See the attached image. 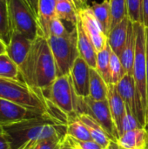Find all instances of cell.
Wrapping results in <instances>:
<instances>
[{
    "instance_id": "cell-1",
    "label": "cell",
    "mask_w": 148,
    "mask_h": 149,
    "mask_svg": "<svg viewBox=\"0 0 148 149\" xmlns=\"http://www.w3.org/2000/svg\"><path fill=\"white\" fill-rule=\"evenodd\" d=\"M19 72L23 81L40 91L49 87L56 79L57 66L46 38L38 36L33 41Z\"/></svg>"
},
{
    "instance_id": "cell-2",
    "label": "cell",
    "mask_w": 148,
    "mask_h": 149,
    "mask_svg": "<svg viewBox=\"0 0 148 149\" xmlns=\"http://www.w3.org/2000/svg\"><path fill=\"white\" fill-rule=\"evenodd\" d=\"M2 127L10 140L11 149H20L31 141L38 142L55 137L63 141L67 131V125L56 123L49 115Z\"/></svg>"
},
{
    "instance_id": "cell-3",
    "label": "cell",
    "mask_w": 148,
    "mask_h": 149,
    "mask_svg": "<svg viewBox=\"0 0 148 149\" xmlns=\"http://www.w3.org/2000/svg\"><path fill=\"white\" fill-rule=\"evenodd\" d=\"M136 30V52L133 65V78L136 86V116L140 124L145 127L147 112V37L143 24L133 23Z\"/></svg>"
},
{
    "instance_id": "cell-4",
    "label": "cell",
    "mask_w": 148,
    "mask_h": 149,
    "mask_svg": "<svg viewBox=\"0 0 148 149\" xmlns=\"http://www.w3.org/2000/svg\"><path fill=\"white\" fill-rule=\"evenodd\" d=\"M0 98L48 114L46 100L42 92L32 88L22 79L0 77Z\"/></svg>"
},
{
    "instance_id": "cell-5",
    "label": "cell",
    "mask_w": 148,
    "mask_h": 149,
    "mask_svg": "<svg viewBox=\"0 0 148 149\" xmlns=\"http://www.w3.org/2000/svg\"><path fill=\"white\" fill-rule=\"evenodd\" d=\"M47 40L55 59L57 76L70 74L75 60L79 56L76 26L64 37L50 36Z\"/></svg>"
},
{
    "instance_id": "cell-6",
    "label": "cell",
    "mask_w": 148,
    "mask_h": 149,
    "mask_svg": "<svg viewBox=\"0 0 148 149\" xmlns=\"http://www.w3.org/2000/svg\"><path fill=\"white\" fill-rule=\"evenodd\" d=\"M41 92L44 99L50 100L68 116L77 115L79 97L74 91L70 74L57 77L49 87Z\"/></svg>"
},
{
    "instance_id": "cell-7",
    "label": "cell",
    "mask_w": 148,
    "mask_h": 149,
    "mask_svg": "<svg viewBox=\"0 0 148 149\" xmlns=\"http://www.w3.org/2000/svg\"><path fill=\"white\" fill-rule=\"evenodd\" d=\"M10 29L34 41L40 36L38 18L25 0H10L8 2Z\"/></svg>"
},
{
    "instance_id": "cell-8",
    "label": "cell",
    "mask_w": 148,
    "mask_h": 149,
    "mask_svg": "<svg viewBox=\"0 0 148 149\" xmlns=\"http://www.w3.org/2000/svg\"><path fill=\"white\" fill-rule=\"evenodd\" d=\"M84 100L85 104V113L90 114L103 127L112 141H118L120 134L113 121L108 100H94L89 96L84 98Z\"/></svg>"
},
{
    "instance_id": "cell-9",
    "label": "cell",
    "mask_w": 148,
    "mask_h": 149,
    "mask_svg": "<svg viewBox=\"0 0 148 149\" xmlns=\"http://www.w3.org/2000/svg\"><path fill=\"white\" fill-rule=\"evenodd\" d=\"M79 19L85 32L92 42L97 52L102 51L108 44L107 35L96 18L91 6H85L78 10Z\"/></svg>"
},
{
    "instance_id": "cell-10",
    "label": "cell",
    "mask_w": 148,
    "mask_h": 149,
    "mask_svg": "<svg viewBox=\"0 0 148 149\" xmlns=\"http://www.w3.org/2000/svg\"><path fill=\"white\" fill-rule=\"evenodd\" d=\"M48 115L0 98V126H7Z\"/></svg>"
},
{
    "instance_id": "cell-11",
    "label": "cell",
    "mask_w": 148,
    "mask_h": 149,
    "mask_svg": "<svg viewBox=\"0 0 148 149\" xmlns=\"http://www.w3.org/2000/svg\"><path fill=\"white\" fill-rule=\"evenodd\" d=\"M90 68L86 61L79 56L71 69L70 75L72 86L79 97L85 98L89 96Z\"/></svg>"
},
{
    "instance_id": "cell-12",
    "label": "cell",
    "mask_w": 148,
    "mask_h": 149,
    "mask_svg": "<svg viewBox=\"0 0 148 149\" xmlns=\"http://www.w3.org/2000/svg\"><path fill=\"white\" fill-rule=\"evenodd\" d=\"M33 41L23 34L12 31L10 43L6 48V53L17 64L18 68L25 60Z\"/></svg>"
},
{
    "instance_id": "cell-13",
    "label": "cell",
    "mask_w": 148,
    "mask_h": 149,
    "mask_svg": "<svg viewBox=\"0 0 148 149\" xmlns=\"http://www.w3.org/2000/svg\"><path fill=\"white\" fill-rule=\"evenodd\" d=\"M107 100L113 121L117 127L120 137L123 134L122 124L126 114V104L120 95L115 84H108Z\"/></svg>"
},
{
    "instance_id": "cell-14",
    "label": "cell",
    "mask_w": 148,
    "mask_h": 149,
    "mask_svg": "<svg viewBox=\"0 0 148 149\" xmlns=\"http://www.w3.org/2000/svg\"><path fill=\"white\" fill-rule=\"evenodd\" d=\"M136 52V30L134 24L130 21L126 41L120 55V61L126 74L133 75V65Z\"/></svg>"
},
{
    "instance_id": "cell-15",
    "label": "cell",
    "mask_w": 148,
    "mask_h": 149,
    "mask_svg": "<svg viewBox=\"0 0 148 149\" xmlns=\"http://www.w3.org/2000/svg\"><path fill=\"white\" fill-rule=\"evenodd\" d=\"M77 35H78V49L79 56L84 58L86 63L92 68H96V59H97V51L90 40L84 29L82 28L79 19L76 24Z\"/></svg>"
},
{
    "instance_id": "cell-16",
    "label": "cell",
    "mask_w": 148,
    "mask_h": 149,
    "mask_svg": "<svg viewBox=\"0 0 148 149\" xmlns=\"http://www.w3.org/2000/svg\"><path fill=\"white\" fill-rule=\"evenodd\" d=\"M118 144L125 149H145L148 144V133L145 127L125 132L118 140Z\"/></svg>"
},
{
    "instance_id": "cell-17",
    "label": "cell",
    "mask_w": 148,
    "mask_h": 149,
    "mask_svg": "<svg viewBox=\"0 0 148 149\" xmlns=\"http://www.w3.org/2000/svg\"><path fill=\"white\" fill-rule=\"evenodd\" d=\"M129 24L130 19L126 16L122 21L111 29L107 36L108 45H110L112 51L119 57L127 38Z\"/></svg>"
},
{
    "instance_id": "cell-18",
    "label": "cell",
    "mask_w": 148,
    "mask_h": 149,
    "mask_svg": "<svg viewBox=\"0 0 148 149\" xmlns=\"http://www.w3.org/2000/svg\"><path fill=\"white\" fill-rule=\"evenodd\" d=\"M116 86L120 95L126 104V107L129 108L136 116L137 96L133 75L126 74Z\"/></svg>"
},
{
    "instance_id": "cell-19",
    "label": "cell",
    "mask_w": 148,
    "mask_h": 149,
    "mask_svg": "<svg viewBox=\"0 0 148 149\" xmlns=\"http://www.w3.org/2000/svg\"><path fill=\"white\" fill-rule=\"evenodd\" d=\"M56 0H39L38 22L40 29V36L46 38L50 37L49 26L54 17H56Z\"/></svg>"
},
{
    "instance_id": "cell-20",
    "label": "cell",
    "mask_w": 148,
    "mask_h": 149,
    "mask_svg": "<svg viewBox=\"0 0 148 149\" xmlns=\"http://www.w3.org/2000/svg\"><path fill=\"white\" fill-rule=\"evenodd\" d=\"M76 117L79 119L87 127L92 139L97 143H99L100 146H102L105 149L107 148L112 140L109 138L108 134L106 133L103 127L90 114L86 113H79L76 115Z\"/></svg>"
},
{
    "instance_id": "cell-21",
    "label": "cell",
    "mask_w": 148,
    "mask_h": 149,
    "mask_svg": "<svg viewBox=\"0 0 148 149\" xmlns=\"http://www.w3.org/2000/svg\"><path fill=\"white\" fill-rule=\"evenodd\" d=\"M108 95V84L105 81L96 68H90L89 97L94 100H106Z\"/></svg>"
},
{
    "instance_id": "cell-22",
    "label": "cell",
    "mask_w": 148,
    "mask_h": 149,
    "mask_svg": "<svg viewBox=\"0 0 148 149\" xmlns=\"http://www.w3.org/2000/svg\"><path fill=\"white\" fill-rule=\"evenodd\" d=\"M91 8L101 24L104 32L108 36L112 25V12H111V0H103L101 3L92 2Z\"/></svg>"
},
{
    "instance_id": "cell-23",
    "label": "cell",
    "mask_w": 148,
    "mask_h": 149,
    "mask_svg": "<svg viewBox=\"0 0 148 149\" xmlns=\"http://www.w3.org/2000/svg\"><path fill=\"white\" fill-rule=\"evenodd\" d=\"M56 16L60 19L76 26L79 20V13L76 5L70 1H59L56 3Z\"/></svg>"
},
{
    "instance_id": "cell-24",
    "label": "cell",
    "mask_w": 148,
    "mask_h": 149,
    "mask_svg": "<svg viewBox=\"0 0 148 149\" xmlns=\"http://www.w3.org/2000/svg\"><path fill=\"white\" fill-rule=\"evenodd\" d=\"M112 49L110 45H107L100 52H97V59H96V69L105 79L107 84L111 83L110 79V57H111Z\"/></svg>"
},
{
    "instance_id": "cell-25",
    "label": "cell",
    "mask_w": 148,
    "mask_h": 149,
    "mask_svg": "<svg viewBox=\"0 0 148 149\" xmlns=\"http://www.w3.org/2000/svg\"><path fill=\"white\" fill-rule=\"evenodd\" d=\"M0 77L22 79L18 66L6 52L0 54Z\"/></svg>"
},
{
    "instance_id": "cell-26",
    "label": "cell",
    "mask_w": 148,
    "mask_h": 149,
    "mask_svg": "<svg viewBox=\"0 0 148 149\" xmlns=\"http://www.w3.org/2000/svg\"><path fill=\"white\" fill-rule=\"evenodd\" d=\"M11 37V29L10 24L8 3L0 0V39L8 45Z\"/></svg>"
},
{
    "instance_id": "cell-27",
    "label": "cell",
    "mask_w": 148,
    "mask_h": 149,
    "mask_svg": "<svg viewBox=\"0 0 148 149\" xmlns=\"http://www.w3.org/2000/svg\"><path fill=\"white\" fill-rule=\"evenodd\" d=\"M66 134L81 141L92 140L87 127L77 117L68 122Z\"/></svg>"
},
{
    "instance_id": "cell-28",
    "label": "cell",
    "mask_w": 148,
    "mask_h": 149,
    "mask_svg": "<svg viewBox=\"0 0 148 149\" xmlns=\"http://www.w3.org/2000/svg\"><path fill=\"white\" fill-rule=\"evenodd\" d=\"M109 70H110V79H111L110 84L117 85L121 80V79L126 74L120 57L117 54H115L113 51L111 52V57H110Z\"/></svg>"
},
{
    "instance_id": "cell-29",
    "label": "cell",
    "mask_w": 148,
    "mask_h": 149,
    "mask_svg": "<svg viewBox=\"0 0 148 149\" xmlns=\"http://www.w3.org/2000/svg\"><path fill=\"white\" fill-rule=\"evenodd\" d=\"M111 12H112V25H111V29H112L127 16L126 0H111Z\"/></svg>"
},
{
    "instance_id": "cell-30",
    "label": "cell",
    "mask_w": 148,
    "mask_h": 149,
    "mask_svg": "<svg viewBox=\"0 0 148 149\" xmlns=\"http://www.w3.org/2000/svg\"><path fill=\"white\" fill-rule=\"evenodd\" d=\"M126 9L130 21L143 24V0H126Z\"/></svg>"
},
{
    "instance_id": "cell-31",
    "label": "cell",
    "mask_w": 148,
    "mask_h": 149,
    "mask_svg": "<svg viewBox=\"0 0 148 149\" xmlns=\"http://www.w3.org/2000/svg\"><path fill=\"white\" fill-rule=\"evenodd\" d=\"M62 143L68 146L72 149H105L93 140L81 141V140L75 139L67 134L63 140Z\"/></svg>"
},
{
    "instance_id": "cell-32",
    "label": "cell",
    "mask_w": 148,
    "mask_h": 149,
    "mask_svg": "<svg viewBox=\"0 0 148 149\" xmlns=\"http://www.w3.org/2000/svg\"><path fill=\"white\" fill-rule=\"evenodd\" d=\"M70 31L67 30L65 25L63 23V20L58 17L57 16L52 18L49 26L50 36L54 37H64L69 33Z\"/></svg>"
},
{
    "instance_id": "cell-33",
    "label": "cell",
    "mask_w": 148,
    "mask_h": 149,
    "mask_svg": "<svg viewBox=\"0 0 148 149\" xmlns=\"http://www.w3.org/2000/svg\"><path fill=\"white\" fill-rule=\"evenodd\" d=\"M140 127H143L140 124L137 117L129 108L126 107V114H125L123 124H122L123 134L126 131L133 130V129L140 128Z\"/></svg>"
},
{
    "instance_id": "cell-34",
    "label": "cell",
    "mask_w": 148,
    "mask_h": 149,
    "mask_svg": "<svg viewBox=\"0 0 148 149\" xmlns=\"http://www.w3.org/2000/svg\"><path fill=\"white\" fill-rule=\"evenodd\" d=\"M61 145L62 141L58 137H55L36 142L33 149H59Z\"/></svg>"
},
{
    "instance_id": "cell-35",
    "label": "cell",
    "mask_w": 148,
    "mask_h": 149,
    "mask_svg": "<svg viewBox=\"0 0 148 149\" xmlns=\"http://www.w3.org/2000/svg\"><path fill=\"white\" fill-rule=\"evenodd\" d=\"M0 149H11L10 140L2 126H0Z\"/></svg>"
},
{
    "instance_id": "cell-36",
    "label": "cell",
    "mask_w": 148,
    "mask_h": 149,
    "mask_svg": "<svg viewBox=\"0 0 148 149\" xmlns=\"http://www.w3.org/2000/svg\"><path fill=\"white\" fill-rule=\"evenodd\" d=\"M143 24L148 28V0H143Z\"/></svg>"
},
{
    "instance_id": "cell-37",
    "label": "cell",
    "mask_w": 148,
    "mask_h": 149,
    "mask_svg": "<svg viewBox=\"0 0 148 149\" xmlns=\"http://www.w3.org/2000/svg\"><path fill=\"white\" fill-rule=\"evenodd\" d=\"M25 1L29 4V6L31 7V9L32 10V11L34 12V14L36 15V17L38 18V1L39 0H25Z\"/></svg>"
},
{
    "instance_id": "cell-38",
    "label": "cell",
    "mask_w": 148,
    "mask_h": 149,
    "mask_svg": "<svg viewBox=\"0 0 148 149\" xmlns=\"http://www.w3.org/2000/svg\"><path fill=\"white\" fill-rule=\"evenodd\" d=\"M146 37H147V112L148 115V28H146ZM146 116V118H147Z\"/></svg>"
},
{
    "instance_id": "cell-39",
    "label": "cell",
    "mask_w": 148,
    "mask_h": 149,
    "mask_svg": "<svg viewBox=\"0 0 148 149\" xmlns=\"http://www.w3.org/2000/svg\"><path fill=\"white\" fill-rule=\"evenodd\" d=\"M87 2H88V0H74L75 5H76L78 10L86 6L87 5Z\"/></svg>"
},
{
    "instance_id": "cell-40",
    "label": "cell",
    "mask_w": 148,
    "mask_h": 149,
    "mask_svg": "<svg viewBox=\"0 0 148 149\" xmlns=\"http://www.w3.org/2000/svg\"><path fill=\"white\" fill-rule=\"evenodd\" d=\"M106 149H125V148H122V147H120V146L118 144V142H117V141H111V142H110L109 146L107 147V148Z\"/></svg>"
},
{
    "instance_id": "cell-41",
    "label": "cell",
    "mask_w": 148,
    "mask_h": 149,
    "mask_svg": "<svg viewBox=\"0 0 148 149\" xmlns=\"http://www.w3.org/2000/svg\"><path fill=\"white\" fill-rule=\"evenodd\" d=\"M35 143L36 141H29L27 142L24 147H22L20 149H33L34 148V146H35Z\"/></svg>"
},
{
    "instance_id": "cell-42",
    "label": "cell",
    "mask_w": 148,
    "mask_h": 149,
    "mask_svg": "<svg viewBox=\"0 0 148 149\" xmlns=\"http://www.w3.org/2000/svg\"><path fill=\"white\" fill-rule=\"evenodd\" d=\"M6 48H7V45L3 42L2 39H0V54L5 53L6 52Z\"/></svg>"
},
{
    "instance_id": "cell-43",
    "label": "cell",
    "mask_w": 148,
    "mask_h": 149,
    "mask_svg": "<svg viewBox=\"0 0 148 149\" xmlns=\"http://www.w3.org/2000/svg\"><path fill=\"white\" fill-rule=\"evenodd\" d=\"M59 149H72L71 148H69L68 146H66V145H65V144H63L62 143V145H61V147H60V148Z\"/></svg>"
},
{
    "instance_id": "cell-44",
    "label": "cell",
    "mask_w": 148,
    "mask_h": 149,
    "mask_svg": "<svg viewBox=\"0 0 148 149\" xmlns=\"http://www.w3.org/2000/svg\"><path fill=\"white\" fill-rule=\"evenodd\" d=\"M145 128H146V130L147 131V133H148V115L147 116V118H146V124H145Z\"/></svg>"
},
{
    "instance_id": "cell-45",
    "label": "cell",
    "mask_w": 148,
    "mask_h": 149,
    "mask_svg": "<svg viewBox=\"0 0 148 149\" xmlns=\"http://www.w3.org/2000/svg\"><path fill=\"white\" fill-rule=\"evenodd\" d=\"M59 1H64V0H56V2H59ZM66 1H70V2H72V3H73L75 4L74 0H66Z\"/></svg>"
},
{
    "instance_id": "cell-46",
    "label": "cell",
    "mask_w": 148,
    "mask_h": 149,
    "mask_svg": "<svg viewBox=\"0 0 148 149\" xmlns=\"http://www.w3.org/2000/svg\"><path fill=\"white\" fill-rule=\"evenodd\" d=\"M3 1H4V2H6V3H8V2H9V1H10V0H3Z\"/></svg>"
},
{
    "instance_id": "cell-47",
    "label": "cell",
    "mask_w": 148,
    "mask_h": 149,
    "mask_svg": "<svg viewBox=\"0 0 148 149\" xmlns=\"http://www.w3.org/2000/svg\"><path fill=\"white\" fill-rule=\"evenodd\" d=\"M145 149H147V148H145Z\"/></svg>"
},
{
    "instance_id": "cell-48",
    "label": "cell",
    "mask_w": 148,
    "mask_h": 149,
    "mask_svg": "<svg viewBox=\"0 0 148 149\" xmlns=\"http://www.w3.org/2000/svg\"><path fill=\"white\" fill-rule=\"evenodd\" d=\"M147 149H148V144H147Z\"/></svg>"
}]
</instances>
